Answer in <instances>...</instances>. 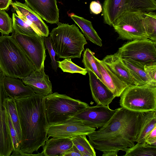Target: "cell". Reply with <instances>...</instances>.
Returning <instances> with one entry per match:
<instances>
[{
    "instance_id": "25",
    "label": "cell",
    "mask_w": 156,
    "mask_h": 156,
    "mask_svg": "<svg viewBox=\"0 0 156 156\" xmlns=\"http://www.w3.org/2000/svg\"><path fill=\"white\" fill-rule=\"evenodd\" d=\"M156 112H147L143 126L138 136L136 142L140 143L145 142L149 133L156 126Z\"/></svg>"
},
{
    "instance_id": "36",
    "label": "cell",
    "mask_w": 156,
    "mask_h": 156,
    "mask_svg": "<svg viewBox=\"0 0 156 156\" xmlns=\"http://www.w3.org/2000/svg\"><path fill=\"white\" fill-rule=\"evenodd\" d=\"M145 142L150 145L156 146V126L146 136Z\"/></svg>"
},
{
    "instance_id": "16",
    "label": "cell",
    "mask_w": 156,
    "mask_h": 156,
    "mask_svg": "<svg viewBox=\"0 0 156 156\" xmlns=\"http://www.w3.org/2000/svg\"><path fill=\"white\" fill-rule=\"evenodd\" d=\"M22 80L25 85L32 87L36 94L43 97L52 93L51 83L44 70H35Z\"/></svg>"
},
{
    "instance_id": "22",
    "label": "cell",
    "mask_w": 156,
    "mask_h": 156,
    "mask_svg": "<svg viewBox=\"0 0 156 156\" xmlns=\"http://www.w3.org/2000/svg\"><path fill=\"white\" fill-rule=\"evenodd\" d=\"M69 16L80 28L87 39L97 45L102 46V40L94 28L91 21L73 13H70Z\"/></svg>"
},
{
    "instance_id": "28",
    "label": "cell",
    "mask_w": 156,
    "mask_h": 156,
    "mask_svg": "<svg viewBox=\"0 0 156 156\" xmlns=\"http://www.w3.org/2000/svg\"><path fill=\"white\" fill-rule=\"evenodd\" d=\"M143 23L148 38L156 42V14L155 12H144Z\"/></svg>"
},
{
    "instance_id": "6",
    "label": "cell",
    "mask_w": 156,
    "mask_h": 156,
    "mask_svg": "<svg viewBox=\"0 0 156 156\" xmlns=\"http://www.w3.org/2000/svg\"><path fill=\"white\" fill-rule=\"evenodd\" d=\"M120 97L121 107L139 112H156V86L144 85L128 87Z\"/></svg>"
},
{
    "instance_id": "13",
    "label": "cell",
    "mask_w": 156,
    "mask_h": 156,
    "mask_svg": "<svg viewBox=\"0 0 156 156\" xmlns=\"http://www.w3.org/2000/svg\"><path fill=\"white\" fill-rule=\"evenodd\" d=\"M116 110L111 109L108 106L97 105L89 106L73 117L80 120L86 126L101 128L110 120Z\"/></svg>"
},
{
    "instance_id": "29",
    "label": "cell",
    "mask_w": 156,
    "mask_h": 156,
    "mask_svg": "<svg viewBox=\"0 0 156 156\" xmlns=\"http://www.w3.org/2000/svg\"><path fill=\"white\" fill-rule=\"evenodd\" d=\"M12 20L14 32L27 35L40 36L30 24L15 13H12Z\"/></svg>"
},
{
    "instance_id": "27",
    "label": "cell",
    "mask_w": 156,
    "mask_h": 156,
    "mask_svg": "<svg viewBox=\"0 0 156 156\" xmlns=\"http://www.w3.org/2000/svg\"><path fill=\"white\" fill-rule=\"evenodd\" d=\"M6 102L9 113L20 145L22 141L21 129L15 99L8 97L6 99Z\"/></svg>"
},
{
    "instance_id": "23",
    "label": "cell",
    "mask_w": 156,
    "mask_h": 156,
    "mask_svg": "<svg viewBox=\"0 0 156 156\" xmlns=\"http://www.w3.org/2000/svg\"><path fill=\"white\" fill-rule=\"evenodd\" d=\"M124 156H155L156 146L150 145L144 142L137 143L132 147L126 148Z\"/></svg>"
},
{
    "instance_id": "21",
    "label": "cell",
    "mask_w": 156,
    "mask_h": 156,
    "mask_svg": "<svg viewBox=\"0 0 156 156\" xmlns=\"http://www.w3.org/2000/svg\"><path fill=\"white\" fill-rule=\"evenodd\" d=\"M73 145L71 138L52 137L45 141L41 152L44 156H63Z\"/></svg>"
},
{
    "instance_id": "4",
    "label": "cell",
    "mask_w": 156,
    "mask_h": 156,
    "mask_svg": "<svg viewBox=\"0 0 156 156\" xmlns=\"http://www.w3.org/2000/svg\"><path fill=\"white\" fill-rule=\"evenodd\" d=\"M49 34L56 55L59 58H80L87 44L83 35L75 24L58 22Z\"/></svg>"
},
{
    "instance_id": "3",
    "label": "cell",
    "mask_w": 156,
    "mask_h": 156,
    "mask_svg": "<svg viewBox=\"0 0 156 156\" xmlns=\"http://www.w3.org/2000/svg\"><path fill=\"white\" fill-rule=\"evenodd\" d=\"M0 67L6 76L21 79L35 70L15 40L7 35L0 36Z\"/></svg>"
},
{
    "instance_id": "24",
    "label": "cell",
    "mask_w": 156,
    "mask_h": 156,
    "mask_svg": "<svg viewBox=\"0 0 156 156\" xmlns=\"http://www.w3.org/2000/svg\"><path fill=\"white\" fill-rule=\"evenodd\" d=\"M122 60L131 76L138 85H152L149 82L144 68L135 65L129 61Z\"/></svg>"
},
{
    "instance_id": "1",
    "label": "cell",
    "mask_w": 156,
    "mask_h": 156,
    "mask_svg": "<svg viewBox=\"0 0 156 156\" xmlns=\"http://www.w3.org/2000/svg\"><path fill=\"white\" fill-rule=\"evenodd\" d=\"M116 109L104 126L87 135L94 149L102 152H118L135 144L147 112L133 111L122 107Z\"/></svg>"
},
{
    "instance_id": "20",
    "label": "cell",
    "mask_w": 156,
    "mask_h": 156,
    "mask_svg": "<svg viewBox=\"0 0 156 156\" xmlns=\"http://www.w3.org/2000/svg\"><path fill=\"white\" fill-rule=\"evenodd\" d=\"M3 84L8 96L14 99L25 98L35 93L32 87L25 85L17 78L5 76Z\"/></svg>"
},
{
    "instance_id": "37",
    "label": "cell",
    "mask_w": 156,
    "mask_h": 156,
    "mask_svg": "<svg viewBox=\"0 0 156 156\" xmlns=\"http://www.w3.org/2000/svg\"><path fill=\"white\" fill-rule=\"evenodd\" d=\"M90 8L91 12L95 14H99L102 11L101 5L98 2H91L90 4Z\"/></svg>"
},
{
    "instance_id": "33",
    "label": "cell",
    "mask_w": 156,
    "mask_h": 156,
    "mask_svg": "<svg viewBox=\"0 0 156 156\" xmlns=\"http://www.w3.org/2000/svg\"><path fill=\"white\" fill-rule=\"evenodd\" d=\"M44 41L46 49L48 50L51 60V64L52 68L55 71H56L58 67L57 61H56L55 59L56 55L53 48L50 37H44Z\"/></svg>"
},
{
    "instance_id": "12",
    "label": "cell",
    "mask_w": 156,
    "mask_h": 156,
    "mask_svg": "<svg viewBox=\"0 0 156 156\" xmlns=\"http://www.w3.org/2000/svg\"><path fill=\"white\" fill-rule=\"evenodd\" d=\"M95 130V128L86 126L80 120L73 117L62 123L49 125L47 136L71 138L80 135L87 136Z\"/></svg>"
},
{
    "instance_id": "14",
    "label": "cell",
    "mask_w": 156,
    "mask_h": 156,
    "mask_svg": "<svg viewBox=\"0 0 156 156\" xmlns=\"http://www.w3.org/2000/svg\"><path fill=\"white\" fill-rule=\"evenodd\" d=\"M11 5L17 15L30 24L40 35L48 37L49 34L48 26L40 16L25 3L16 1L12 2Z\"/></svg>"
},
{
    "instance_id": "42",
    "label": "cell",
    "mask_w": 156,
    "mask_h": 156,
    "mask_svg": "<svg viewBox=\"0 0 156 156\" xmlns=\"http://www.w3.org/2000/svg\"></svg>"
},
{
    "instance_id": "19",
    "label": "cell",
    "mask_w": 156,
    "mask_h": 156,
    "mask_svg": "<svg viewBox=\"0 0 156 156\" xmlns=\"http://www.w3.org/2000/svg\"><path fill=\"white\" fill-rule=\"evenodd\" d=\"M102 60L128 87L138 85L117 52L107 55Z\"/></svg>"
},
{
    "instance_id": "30",
    "label": "cell",
    "mask_w": 156,
    "mask_h": 156,
    "mask_svg": "<svg viewBox=\"0 0 156 156\" xmlns=\"http://www.w3.org/2000/svg\"><path fill=\"white\" fill-rule=\"evenodd\" d=\"M94 55V52L87 48L83 52L82 62L86 69L92 72L102 82L101 76L96 63Z\"/></svg>"
},
{
    "instance_id": "40",
    "label": "cell",
    "mask_w": 156,
    "mask_h": 156,
    "mask_svg": "<svg viewBox=\"0 0 156 156\" xmlns=\"http://www.w3.org/2000/svg\"><path fill=\"white\" fill-rule=\"evenodd\" d=\"M103 153L102 156H117L118 152L115 151H108Z\"/></svg>"
},
{
    "instance_id": "39",
    "label": "cell",
    "mask_w": 156,
    "mask_h": 156,
    "mask_svg": "<svg viewBox=\"0 0 156 156\" xmlns=\"http://www.w3.org/2000/svg\"><path fill=\"white\" fill-rule=\"evenodd\" d=\"M12 2V0H0V9L7 10Z\"/></svg>"
},
{
    "instance_id": "18",
    "label": "cell",
    "mask_w": 156,
    "mask_h": 156,
    "mask_svg": "<svg viewBox=\"0 0 156 156\" xmlns=\"http://www.w3.org/2000/svg\"><path fill=\"white\" fill-rule=\"evenodd\" d=\"M87 71L93 99L98 105L109 106L115 96L94 74Z\"/></svg>"
},
{
    "instance_id": "41",
    "label": "cell",
    "mask_w": 156,
    "mask_h": 156,
    "mask_svg": "<svg viewBox=\"0 0 156 156\" xmlns=\"http://www.w3.org/2000/svg\"><path fill=\"white\" fill-rule=\"evenodd\" d=\"M2 72L1 69L0 67V74Z\"/></svg>"
},
{
    "instance_id": "17",
    "label": "cell",
    "mask_w": 156,
    "mask_h": 156,
    "mask_svg": "<svg viewBox=\"0 0 156 156\" xmlns=\"http://www.w3.org/2000/svg\"><path fill=\"white\" fill-rule=\"evenodd\" d=\"M98 68L101 76L102 82L115 95L120 97L127 86L102 61L95 57Z\"/></svg>"
},
{
    "instance_id": "8",
    "label": "cell",
    "mask_w": 156,
    "mask_h": 156,
    "mask_svg": "<svg viewBox=\"0 0 156 156\" xmlns=\"http://www.w3.org/2000/svg\"><path fill=\"white\" fill-rule=\"evenodd\" d=\"M156 10L155 0H104L102 15L104 23L111 26L123 13L138 11L149 12Z\"/></svg>"
},
{
    "instance_id": "15",
    "label": "cell",
    "mask_w": 156,
    "mask_h": 156,
    "mask_svg": "<svg viewBox=\"0 0 156 156\" xmlns=\"http://www.w3.org/2000/svg\"><path fill=\"white\" fill-rule=\"evenodd\" d=\"M25 4L42 19L51 24L59 22L56 0H24Z\"/></svg>"
},
{
    "instance_id": "32",
    "label": "cell",
    "mask_w": 156,
    "mask_h": 156,
    "mask_svg": "<svg viewBox=\"0 0 156 156\" xmlns=\"http://www.w3.org/2000/svg\"><path fill=\"white\" fill-rule=\"evenodd\" d=\"M13 32L12 20L5 10L0 9V32L8 35Z\"/></svg>"
},
{
    "instance_id": "7",
    "label": "cell",
    "mask_w": 156,
    "mask_h": 156,
    "mask_svg": "<svg viewBox=\"0 0 156 156\" xmlns=\"http://www.w3.org/2000/svg\"><path fill=\"white\" fill-rule=\"evenodd\" d=\"M117 53L122 60L144 69L145 66L156 65V42L149 38L129 41Z\"/></svg>"
},
{
    "instance_id": "5",
    "label": "cell",
    "mask_w": 156,
    "mask_h": 156,
    "mask_svg": "<svg viewBox=\"0 0 156 156\" xmlns=\"http://www.w3.org/2000/svg\"><path fill=\"white\" fill-rule=\"evenodd\" d=\"M44 103L49 125L64 122L89 106L86 102L57 92L44 97Z\"/></svg>"
},
{
    "instance_id": "38",
    "label": "cell",
    "mask_w": 156,
    "mask_h": 156,
    "mask_svg": "<svg viewBox=\"0 0 156 156\" xmlns=\"http://www.w3.org/2000/svg\"><path fill=\"white\" fill-rule=\"evenodd\" d=\"M63 156H82L80 152L73 144L72 147L67 150Z\"/></svg>"
},
{
    "instance_id": "35",
    "label": "cell",
    "mask_w": 156,
    "mask_h": 156,
    "mask_svg": "<svg viewBox=\"0 0 156 156\" xmlns=\"http://www.w3.org/2000/svg\"><path fill=\"white\" fill-rule=\"evenodd\" d=\"M144 70L151 84L156 86V65L145 66Z\"/></svg>"
},
{
    "instance_id": "2",
    "label": "cell",
    "mask_w": 156,
    "mask_h": 156,
    "mask_svg": "<svg viewBox=\"0 0 156 156\" xmlns=\"http://www.w3.org/2000/svg\"><path fill=\"white\" fill-rule=\"evenodd\" d=\"M21 129L19 156H35L33 153L43 147L49 125L46 117L44 97L37 94L15 98Z\"/></svg>"
},
{
    "instance_id": "26",
    "label": "cell",
    "mask_w": 156,
    "mask_h": 156,
    "mask_svg": "<svg viewBox=\"0 0 156 156\" xmlns=\"http://www.w3.org/2000/svg\"><path fill=\"white\" fill-rule=\"evenodd\" d=\"M73 144L82 156H96V153L85 135H80L71 138Z\"/></svg>"
},
{
    "instance_id": "10",
    "label": "cell",
    "mask_w": 156,
    "mask_h": 156,
    "mask_svg": "<svg viewBox=\"0 0 156 156\" xmlns=\"http://www.w3.org/2000/svg\"><path fill=\"white\" fill-rule=\"evenodd\" d=\"M11 36L34 66L35 70L40 71L44 70V62L46 56L44 37L27 35L14 32Z\"/></svg>"
},
{
    "instance_id": "9",
    "label": "cell",
    "mask_w": 156,
    "mask_h": 156,
    "mask_svg": "<svg viewBox=\"0 0 156 156\" xmlns=\"http://www.w3.org/2000/svg\"><path fill=\"white\" fill-rule=\"evenodd\" d=\"M144 12H146L124 13L115 21L112 26L120 39L131 41L148 38L143 23Z\"/></svg>"
},
{
    "instance_id": "31",
    "label": "cell",
    "mask_w": 156,
    "mask_h": 156,
    "mask_svg": "<svg viewBox=\"0 0 156 156\" xmlns=\"http://www.w3.org/2000/svg\"><path fill=\"white\" fill-rule=\"evenodd\" d=\"M58 67L64 72L72 73H79L85 75L87 71L85 68L79 66L74 63L71 58H65L62 61H57Z\"/></svg>"
},
{
    "instance_id": "34",
    "label": "cell",
    "mask_w": 156,
    "mask_h": 156,
    "mask_svg": "<svg viewBox=\"0 0 156 156\" xmlns=\"http://www.w3.org/2000/svg\"><path fill=\"white\" fill-rule=\"evenodd\" d=\"M8 119L10 131L13 143V149L12 152H19L20 144L19 141L13 125L9 113Z\"/></svg>"
},
{
    "instance_id": "11",
    "label": "cell",
    "mask_w": 156,
    "mask_h": 156,
    "mask_svg": "<svg viewBox=\"0 0 156 156\" xmlns=\"http://www.w3.org/2000/svg\"><path fill=\"white\" fill-rule=\"evenodd\" d=\"M5 76L2 72L0 74V156H10L13 149L6 102V99L9 96L3 84Z\"/></svg>"
}]
</instances>
